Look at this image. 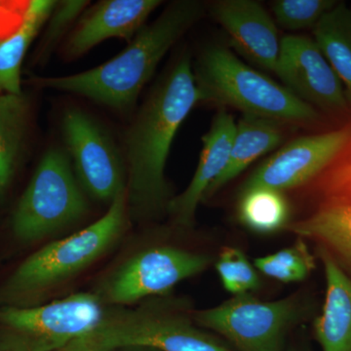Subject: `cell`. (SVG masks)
<instances>
[{
  "label": "cell",
  "instance_id": "cell-1",
  "mask_svg": "<svg viewBox=\"0 0 351 351\" xmlns=\"http://www.w3.org/2000/svg\"><path fill=\"white\" fill-rule=\"evenodd\" d=\"M199 103L193 64L184 55L157 83L127 133L129 215L145 218L167 211L172 198L166 162L180 127Z\"/></svg>",
  "mask_w": 351,
  "mask_h": 351
},
{
  "label": "cell",
  "instance_id": "cell-2",
  "mask_svg": "<svg viewBox=\"0 0 351 351\" xmlns=\"http://www.w3.org/2000/svg\"><path fill=\"white\" fill-rule=\"evenodd\" d=\"M203 14L202 2H173L156 20L143 27L119 55L106 63L75 75L36 77L32 83L78 95L120 112L129 110L135 106L168 51Z\"/></svg>",
  "mask_w": 351,
  "mask_h": 351
},
{
  "label": "cell",
  "instance_id": "cell-3",
  "mask_svg": "<svg viewBox=\"0 0 351 351\" xmlns=\"http://www.w3.org/2000/svg\"><path fill=\"white\" fill-rule=\"evenodd\" d=\"M128 216L124 189L98 221L25 258L0 286V307L38 306L52 291L101 258L121 237Z\"/></svg>",
  "mask_w": 351,
  "mask_h": 351
},
{
  "label": "cell",
  "instance_id": "cell-4",
  "mask_svg": "<svg viewBox=\"0 0 351 351\" xmlns=\"http://www.w3.org/2000/svg\"><path fill=\"white\" fill-rule=\"evenodd\" d=\"M193 73L200 103L228 106L243 115L278 123L313 124L319 119L316 108L223 46L205 50L193 66Z\"/></svg>",
  "mask_w": 351,
  "mask_h": 351
},
{
  "label": "cell",
  "instance_id": "cell-5",
  "mask_svg": "<svg viewBox=\"0 0 351 351\" xmlns=\"http://www.w3.org/2000/svg\"><path fill=\"white\" fill-rule=\"evenodd\" d=\"M85 337L101 351L144 348L158 351H234L203 331L193 311L168 302H152L135 309L106 311Z\"/></svg>",
  "mask_w": 351,
  "mask_h": 351
},
{
  "label": "cell",
  "instance_id": "cell-6",
  "mask_svg": "<svg viewBox=\"0 0 351 351\" xmlns=\"http://www.w3.org/2000/svg\"><path fill=\"white\" fill-rule=\"evenodd\" d=\"M85 193L66 152L48 149L14 211V237L34 243L75 223L88 210Z\"/></svg>",
  "mask_w": 351,
  "mask_h": 351
},
{
  "label": "cell",
  "instance_id": "cell-7",
  "mask_svg": "<svg viewBox=\"0 0 351 351\" xmlns=\"http://www.w3.org/2000/svg\"><path fill=\"white\" fill-rule=\"evenodd\" d=\"M97 294L78 293L49 304L0 307V351H55L98 326Z\"/></svg>",
  "mask_w": 351,
  "mask_h": 351
},
{
  "label": "cell",
  "instance_id": "cell-8",
  "mask_svg": "<svg viewBox=\"0 0 351 351\" xmlns=\"http://www.w3.org/2000/svg\"><path fill=\"white\" fill-rule=\"evenodd\" d=\"M297 295L274 302L250 294L233 295L219 306L193 311L196 324L217 332L234 351H282L286 335L302 317Z\"/></svg>",
  "mask_w": 351,
  "mask_h": 351
},
{
  "label": "cell",
  "instance_id": "cell-9",
  "mask_svg": "<svg viewBox=\"0 0 351 351\" xmlns=\"http://www.w3.org/2000/svg\"><path fill=\"white\" fill-rule=\"evenodd\" d=\"M211 258L203 254L161 246L129 258L101 283L97 295L103 304L128 306L162 295L184 279L207 269Z\"/></svg>",
  "mask_w": 351,
  "mask_h": 351
},
{
  "label": "cell",
  "instance_id": "cell-10",
  "mask_svg": "<svg viewBox=\"0 0 351 351\" xmlns=\"http://www.w3.org/2000/svg\"><path fill=\"white\" fill-rule=\"evenodd\" d=\"M66 154L78 182L95 199L110 203L126 189L125 165L108 132L78 108H69L62 119Z\"/></svg>",
  "mask_w": 351,
  "mask_h": 351
},
{
  "label": "cell",
  "instance_id": "cell-11",
  "mask_svg": "<svg viewBox=\"0 0 351 351\" xmlns=\"http://www.w3.org/2000/svg\"><path fill=\"white\" fill-rule=\"evenodd\" d=\"M350 141L351 123L295 138L261 164L242 189L261 186L284 193L311 184L341 156Z\"/></svg>",
  "mask_w": 351,
  "mask_h": 351
},
{
  "label": "cell",
  "instance_id": "cell-12",
  "mask_svg": "<svg viewBox=\"0 0 351 351\" xmlns=\"http://www.w3.org/2000/svg\"><path fill=\"white\" fill-rule=\"evenodd\" d=\"M274 73L284 86L314 108L343 113L350 108L343 83L313 38L304 36L281 38Z\"/></svg>",
  "mask_w": 351,
  "mask_h": 351
},
{
  "label": "cell",
  "instance_id": "cell-13",
  "mask_svg": "<svg viewBox=\"0 0 351 351\" xmlns=\"http://www.w3.org/2000/svg\"><path fill=\"white\" fill-rule=\"evenodd\" d=\"M160 0H104L84 11L64 41V54L73 59L110 38L130 43L145 27Z\"/></svg>",
  "mask_w": 351,
  "mask_h": 351
},
{
  "label": "cell",
  "instance_id": "cell-14",
  "mask_svg": "<svg viewBox=\"0 0 351 351\" xmlns=\"http://www.w3.org/2000/svg\"><path fill=\"white\" fill-rule=\"evenodd\" d=\"M212 14L232 38L233 46L247 59L276 73L281 38L271 16L254 0H219Z\"/></svg>",
  "mask_w": 351,
  "mask_h": 351
},
{
  "label": "cell",
  "instance_id": "cell-15",
  "mask_svg": "<svg viewBox=\"0 0 351 351\" xmlns=\"http://www.w3.org/2000/svg\"><path fill=\"white\" fill-rule=\"evenodd\" d=\"M237 123L232 114L219 110L211 128L203 136L199 162L184 193L171 199L167 211L178 226L189 228L193 223L198 205L208 189L223 174L232 151Z\"/></svg>",
  "mask_w": 351,
  "mask_h": 351
},
{
  "label": "cell",
  "instance_id": "cell-16",
  "mask_svg": "<svg viewBox=\"0 0 351 351\" xmlns=\"http://www.w3.org/2000/svg\"><path fill=\"white\" fill-rule=\"evenodd\" d=\"M326 293L322 313L314 321V336L322 351H351V276L324 249Z\"/></svg>",
  "mask_w": 351,
  "mask_h": 351
},
{
  "label": "cell",
  "instance_id": "cell-17",
  "mask_svg": "<svg viewBox=\"0 0 351 351\" xmlns=\"http://www.w3.org/2000/svg\"><path fill=\"white\" fill-rule=\"evenodd\" d=\"M284 230L318 242L351 276V203L325 201L313 214Z\"/></svg>",
  "mask_w": 351,
  "mask_h": 351
},
{
  "label": "cell",
  "instance_id": "cell-18",
  "mask_svg": "<svg viewBox=\"0 0 351 351\" xmlns=\"http://www.w3.org/2000/svg\"><path fill=\"white\" fill-rule=\"evenodd\" d=\"M283 138V131L278 122L243 115L237 123L228 166L208 189L205 198L211 197L254 161L276 149Z\"/></svg>",
  "mask_w": 351,
  "mask_h": 351
},
{
  "label": "cell",
  "instance_id": "cell-19",
  "mask_svg": "<svg viewBox=\"0 0 351 351\" xmlns=\"http://www.w3.org/2000/svg\"><path fill=\"white\" fill-rule=\"evenodd\" d=\"M53 0H34L25 7L17 29L0 40V92L23 94V62L34 38L56 7Z\"/></svg>",
  "mask_w": 351,
  "mask_h": 351
},
{
  "label": "cell",
  "instance_id": "cell-20",
  "mask_svg": "<svg viewBox=\"0 0 351 351\" xmlns=\"http://www.w3.org/2000/svg\"><path fill=\"white\" fill-rule=\"evenodd\" d=\"M29 103L25 94L0 92V199L10 188L29 129Z\"/></svg>",
  "mask_w": 351,
  "mask_h": 351
},
{
  "label": "cell",
  "instance_id": "cell-21",
  "mask_svg": "<svg viewBox=\"0 0 351 351\" xmlns=\"http://www.w3.org/2000/svg\"><path fill=\"white\" fill-rule=\"evenodd\" d=\"M313 40L334 69L351 108V13L346 4L330 9L313 27Z\"/></svg>",
  "mask_w": 351,
  "mask_h": 351
},
{
  "label": "cell",
  "instance_id": "cell-22",
  "mask_svg": "<svg viewBox=\"0 0 351 351\" xmlns=\"http://www.w3.org/2000/svg\"><path fill=\"white\" fill-rule=\"evenodd\" d=\"M237 216L240 223L253 232H276L288 225L290 205L282 191L276 189H242Z\"/></svg>",
  "mask_w": 351,
  "mask_h": 351
},
{
  "label": "cell",
  "instance_id": "cell-23",
  "mask_svg": "<svg viewBox=\"0 0 351 351\" xmlns=\"http://www.w3.org/2000/svg\"><path fill=\"white\" fill-rule=\"evenodd\" d=\"M255 267L265 276L284 283L304 280L315 267L313 254L302 239L292 246L256 258Z\"/></svg>",
  "mask_w": 351,
  "mask_h": 351
},
{
  "label": "cell",
  "instance_id": "cell-24",
  "mask_svg": "<svg viewBox=\"0 0 351 351\" xmlns=\"http://www.w3.org/2000/svg\"><path fill=\"white\" fill-rule=\"evenodd\" d=\"M216 269L223 288L232 295L250 294L260 287L255 267L239 248L225 247L219 253Z\"/></svg>",
  "mask_w": 351,
  "mask_h": 351
},
{
  "label": "cell",
  "instance_id": "cell-25",
  "mask_svg": "<svg viewBox=\"0 0 351 351\" xmlns=\"http://www.w3.org/2000/svg\"><path fill=\"white\" fill-rule=\"evenodd\" d=\"M334 0H276L271 4L277 24L291 32L313 29L336 5Z\"/></svg>",
  "mask_w": 351,
  "mask_h": 351
},
{
  "label": "cell",
  "instance_id": "cell-26",
  "mask_svg": "<svg viewBox=\"0 0 351 351\" xmlns=\"http://www.w3.org/2000/svg\"><path fill=\"white\" fill-rule=\"evenodd\" d=\"M88 3L89 2L80 1V0L57 1L56 7L48 20L47 31L44 36L43 49H41L43 55L50 52L53 46L66 32L69 31L71 25L84 12Z\"/></svg>",
  "mask_w": 351,
  "mask_h": 351
},
{
  "label": "cell",
  "instance_id": "cell-27",
  "mask_svg": "<svg viewBox=\"0 0 351 351\" xmlns=\"http://www.w3.org/2000/svg\"><path fill=\"white\" fill-rule=\"evenodd\" d=\"M313 191L320 195L323 202L336 201V202L351 203V176L339 179L313 180Z\"/></svg>",
  "mask_w": 351,
  "mask_h": 351
},
{
  "label": "cell",
  "instance_id": "cell-28",
  "mask_svg": "<svg viewBox=\"0 0 351 351\" xmlns=\"http://www.w3.org/2000/svg\"><path fill=\"white\" fill-rule=\"evenodd\" d=\"M351 176V141L345 151L316 179L332 180Z\"/></svg>",
  "mask_w": 351,
  "mask_h": 351
},
{
  "label": "cell",
  "instance_id": "cell-29",
  "mask_svg": "<svg viewBox=\"0 0 351 351\" xmlns=\"http://www.w3.org/2000/svg\"><path fill=\"white\" fill-rule=\"evenodd\" d=\"M55 351H101L97 346H95L91 341L82 336L80 338L75 339L73 341H69V343L58 348Z\"/></svg>",
  "mask_w": 351,
  "mask_h": 351
},
{
  "label": "cell",
  "instance_id": "cell-30",
  "mask_svg": "<svg viewBox=\"0 0 351 351\" xmlns=\"http://www.w3.org/2000/svg\"><path fill=\"white\" fill-rule=\"evenodd\" d=\"M117 351H158L156 350H152V348H123V350H119Z\"/></svg>",
  "mask_w": 351,
  "mask_h": 351
},
{
  "label": "cell",
  "instance_id": "cell-31",
  "mask_svg": "<svg viewBox=\"0 0 351 351\" xmlns=\"http://www.w3.org/2000/svg\"><path fill=\"white\" fill-rule=\"evenodd\" d=\"M288 351H304V350H299V348H291V350H289Z\"/></svg>",
  "mask_w": 351,
  "mask_h": 351
},
{
  "label": "cell",
  "instance_id": "cell-32",
  "mask_svg": "<svg viewBox=\"0 0 351 351\" xmlns=\"http://www.w3.org/2000/svg\"><path fill=\"white\" fill-rule=\"evenodd\" d=\"M350 13H351V7H350Z\"/></svg>",
  "mask_w": 351,
  "mask_h": 351
}]
</instances>
